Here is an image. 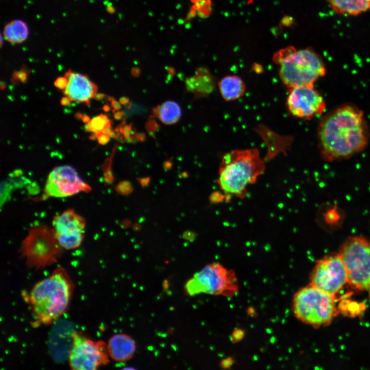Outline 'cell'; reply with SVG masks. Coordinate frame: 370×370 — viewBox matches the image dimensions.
I'll list each match as a JSON object with an SVG mask.
<instances>
[{"mask_svg":"<svg viewBox=\"0 0 370 370\" xmlns=\"http://www.w3.org/2000/svg\"><path fill=\"white\" fill-rule=\"evenodd\" d=\"M369 137L363 112L352 104L341 105L326 113L317 129L321 156L328 161L348 158L363 151Z\"/></svg>","mask_w":370,"mask_h":370,"instance_id":"cell-1","label":"cell"},{"mask_svg":"<svg viewBox=\"0 0 370 370\" xmlns=\"http://www.w3.org/2000/svg\"><path fill=\"white\" fill-rule=\"evenodd\" d=\"M74 289V283L62 267L35 284L24 295L34 320L33 326L49 325L57 321L68 309Z\"/></svg>","mask_w":370,"mask_h":370,"instance_id":"cell-2","label":"cell"},{"mask_svg":"<svg viewBox=\"0 0 370 370\" xmlns=\"http://www.w3.org/2000/svg\"><path fill=\"white\" fill-rule=\"evenodd\" d=\"M265 169L258 149L233 150L224 155L217 182L229 200L232 196L243 199L248 187L255 183Z\"/></svg>","mask_w":370,"mask_h":370,"instance_id":"cell-3","label":"cell"},{"mask_svg":"<svg viewBox=\"0 0 370 370\" xmlns=\"http://www.w3.org/2000/svg\"><path fill=\"white\" fill-rule=\"evenodd\" d=\"M273 61L279 65L280 79L288 90L314 86L326 73L322 58L309 47L297 50L289 46L281 49L274 54Z\"/></svg>","mask_w":370,"mask_h":370,"instance_id":"cell-4","label":"cell"},{"mask_svg":"<svg viewBox=\"0 0 370 370\" xmlns=\"http://www.w3.org/2000/svg\"><path fill=\"white\" fill-rule=\"evenodd\" d=\"M292 309L297 319L314 327L329 324L337 312L335 297L310 284L294 293Z\"/></svg>","mask_w":370,"mask_h":370,"instance_id":"cell-5","label":"cell"},{"mask_svg":"<svg viewBox=\"0 0 370 370\" xmlns=\"http://www.w3.org/2000/svg\"><path fill=\"white\" fill-rule=\"evenodd\" d=\"M184 288L189 296L205 293L231 297L238 292L239 284L234 270L214 262L195 273L186 282Z\"/></svg>","mask_w":370,"mask_h":370,"instance_id":"cell-6","label":"cell"},{"mask_svg":"<svg viewBox=\"0 0 370 370\" xmlns=\"http://www.w3.org/2000/svg\"><path fill=\"white\" fill-rule=\"evenodd\" d=\"M63 249L52 229L42 225L29 230L21 243L20 252L29 268L39 270L56 263Z\"/></svg>","mask_w":370,"mask_h":370,"instance_id":"cell-7","label":"cell"},{"mask_svg":"<svg viewBox=\"0 0 370 370\" xmlns=\"http://www.w3.org/2000/svg\"><path fill=\"white\" fill-rule=\"evenodd\" d=\"M338 253L346 268L347 283L359 290H370V241L360 235L349 236Z\"/></svg>","mask_w":370,"mask_h":370,"instance_id":"cell-8","label":"cell"},{"mask_svg":"<svg viewBox=\"0 0 370 370\" xmlns=\"http://www.w3.org/2000/svg\"><path fill=\"white\" fill-rule=\"evenodd\" d=\"M72 344L68 361L75 370H95L109 362L107 345L102 340L95 341L80 331L71 335Z\"/></svg>","mask_w":370,"mask_h":370,"instance_id":"cell-9","label":"cell"},{"mask_svg":"<svg viewBox=\"0 0 370 370\" xmlns=\"http://www.w3.org/2000/svg\"><path fill=\"white\" fill-rule=\"evenodd\" d=\"M310 280L311 285L335 297L347 283L346 268L338 252L326 255L318 260Z\"/></svg>","mask_w":370,"mask_h":370,"instance_id":"cell-10","label":"cell"},{"mask_svg":"<svg viewBox=\"0 0 370 370\" xmlns=\"http://www.w3.org/2000/svg\"><path fill=\"white\" fill-rule=\"evenodd\" d=\"M90 191V186L80 178L75 169L67 165L58 166L47 178L43 198L67 197Z\"/></svg>","mask_w":370,"mask_h":370,"instance_id":"cell-11","label":"cell"},{"mask_svg":"<svg viewBox=\"0 0 370 370\" xmlns=\"http://www.w3.org/2000/svg\"><path fill=\"white\" fill-rule=\"evenodd\" d=\"M288 90L286 106L288 114L294 118L310 120L322 114L326 108L324 98L314 86L297 87Z\"/></svg>","mask_w":370,"mask_h":370,"instance_id":"cell-12","label":"cell"},{"mask_svg":"<svg viewBox=\"0 0 370 370\" xmlns=\"http://www.w3.org/2000/svg\"><path fill=\"white\" fill-rule=\"evenodd\" d=\"M85 226V218L69 208L54 217L51 229L61 247L64 249L71 250L81 245Z\"/></svg>","mask_w":370,"mask_h":370,"instance_id":"cell-13","label":"cell"},{"mask_svg":"<svg viewBox=\"0 0 370 370\" xmlns=\"http://www.w3.org/2000/svg\"><path fill=\"white\" fill-rule=\"evenodd\" d=\"M68 79V84L63 93L72 101L88 104L94 98L98 88L86 75L75 73L69 70L65 75Z\"/></svg>","mask_w":370,"mask_h":370,"instance_id":"cell-14","label":"cell"},{"mask_svg":"<svg viewBox=\"0 0 370 370\" xmlns=\"http://www.w3.org/2000/svg\"><path fill=\"white\" fill-rule=\"evenodd\" d=\"M107 345L109 357L118 362L130 360L136 350L135 341L126 334H115L109 338Z\"/></svg>","mask_w":370,"mask_h":370,"instance_id":"cell-15","label":"cell"},{"mask_svg":"<svg viewBox=\"0 0 370 370\" xmlns=\"http://www.w3.org/2000/svg\"><path fill=\"white\" fill-rule=\"evenodd\" d=\"M216 80L206 68H201L197 73L186 81L187 87L200 97L211 94L215 88Z\"/></svg>","mask_w":370,"mask_h":370,"instance_id":"cell-16","label":"cell"},{"mask_svg":"<svg viewBox=\"0 0 370 370\" xmlns=\"http://www.w3.org/2000/svg\"><path fill=\"white\" fill-rule=\"evenodd\" d=\"M219 92L226 101L236 100L243 97L246 90L244 80L236 75H228L217 83Z\"/></svg>","mask_w":370,"mask_h":370,"instance_id":"cell-17","label":"cell"},{"mask_svg":"<svg viewBox=\"0 0 370 370\" xmlns=\"http://www.w3.org/2000/svg\"><path fill=\"white\" fill-rule=\"evenodd\" d=\"M337 14L357 16L370 11V0H325Z\"/></svg>","mask_w":370,"mask_h":370,"instance_id":"cell-18","label":"cell"},{"mask_svg":"<svg viewBox=\"0 0 370 370\" xmlns=\"http://www.w3.org/2000/svg\"><path fill=\"white\" fill-rule=\"evenodd\" d=\"M3 34L5 39L10 43L20 44L27 39L29 34L28 27L24 21L14 20L5 25Z\"/></svg>","mask_w":370,"mask_h":370,"instance_id":"cell-19","label":"cell"},{"mask_svg":"<svg viewBox=\"0 0 370 370\" xmlns=\"http://www.w3.org/2000/svg\"><path fill=\"white\" fill-rule=\"evenodd\" d=\"M158 115L161 121L165 124H173L180 119L181 110L179 104L173 101H167L159 107Z\"/></svg>","mask_w":370,"mask_h":370,"instance_id":"cell-20","label":"cell"},{"mask_svg":"<svg viewBox=\"0 0 370 370\" xmlns=\"http://www.w3.org/2000/svg\"><path fill=\"white\" fill-rule=\"evenodd\" d=\"M92 133L98 134L102 132L106 127L110 126V121L107 116L100 114L90 119L88 122Z\"/></svg>","mask_w":370,"mask_h":370,"instance_id":"cell-21","label":"cell"},{"mask_svg":"<svg viewBox=\"0 0 370 370\" xmlns=\"http://www.w3.org/2000/svg\"><path fill=\"white\" fill-rule=\"evenodd\" d=\"M28 70L25 67H23L18 71H15L12 75L13 79L20 81L22 83H25L27 78Z\"/></svg>","mask_w":370,"mask_h":370,"instance_id":"cell-22","label":"cell"},{"mask_svg":"<svg viewBox=\"0 0 370 370\" xmlns=\"http://www.w3.org/2000/svg\"><path fill=\"white\" fill-rule=\"evenodd\" d=\"M68 84V79L65 77H58L54 81V85L60 89H64Z\"/></svg>","mask_w":370,"mask_h":370,"instance_id":"cell-23","label":"cell"},{"mask_svg":"<svg viewBox=\"0 0 370 370\" xmlns=\"http://www.w3.org/2000/svg\"><path fill=\"white\" fill-rule=\"evenodd\" d=\"M225 199L228 201L227 197L225 194H223L220 192H215L212 194L210 197V201L213 203L218 202Z\"/></svg>","mask_w":370,"mask_h":370,"instance_id":"cell-24","label":"cell"},{"mask_svg":"<svg viewBox=\"0 0 370 370\" xmlns=\"http://www.w3.org/2000/svg\"><path fill=\"white\" fill-rule=\"evenodd\" d=\"M109 137L108 134L103 132H101L97 134V139L98 142L102 145L106 144L109 141Z\"/></svg>","mask_w":370,"mask_h":370,"instance_id":"cell-25","label":"cell"},{"mask_svg":"<svg viewBox=\"0 0 370 370\" xmlns=\"http://www.w3.org/2000/svg\"><path fill=\"white\" fill-rule=\"evenodd\" d=\"M243 334L244 333L242 330L237 329L234 330L232 336L233 340L234 341L240 340L242 339V337H243Z\"/></svg>","mask_w":370,"mask_h":370,"instance_id":"cell-26","label":"cell"},{"mask_svg":"<svg viewBox=\"0 0 370 370\" xmlns=\"http://www.w3.org/2000/svg\"><path fill=\"white\" fill-rule=\"evenodd\" d=\"M193 1L198 5L200 7L210 5V0H193Z\"/></svg>","mask_w":370,"mask_h":370,"instance_id":"cell-27","label":"cell"},{"mask_svg":"<svg viewBox=\"0 0 370 370\" xmlns=\"http://www.w3.org/2000/svg\"><path fill=\"white\" fill-rule=\"evenodd\" d=\"M233 363V361L231 358H227L224 359L221 362V365L223 367L227 368L231 366Z\"/></svg>","mask_w":370,"mask_h":370,"instance_id":"cell-28","label":"cell"},{"mask_svg":"<svg viewBox=\"0 0 370 370\" xmlns=\"http://www.w3.org/2000/svg\"><path fill=\"white\" fill-rule=\"evenodd\" d=\"M71 100L68 96H65L62 98L61 100V104L63 106H66L70 104Z\"/></svg>","mask_w":370,"mask_h":370,"instance_id":"cell-29","label":"cell"},{"mask_svg":"<svg viewBox=\"0 0 370 370\" xmlns=\"http://www.w3.org/2000/svg\"><path fill=\"white\" fill-rule=\"evenodd\" d=\"M111 103L112 107L115 110H118L121 108V105L120 103L118 102L115 101V100L112 99Z\"/></svg>","mask_w":370,"mask_h":370,"instance_id":"cell-30","label":"cell"},{"mask_svg":"<svg viewBox=\"0 0 370 370\" xmlns=\"http://www.w3.org/2000/svg\"><path fill=\"white\" fill-rule=\"evenodd\" d=\"M105 97V95L103 94L99 93V94H96L94 97V98L97 100H101L103 99H104Z\"/></svg>","mask_w":370,"mask_h":370,"instance_id":"cell-31","label":"cell"},{"mask_svg":"<svg viewBox=\"0 0 370 370\" xmlns=\"http://www.w3.org/2000/svg\"><path fill=\"white\" fill-rule=\"evenodd\" d=\"M81 119L82 121L85 123L89 122L90 120V117L87 115L83 116Z\"/></svg>","mask_w":370,"mask_h":370,"instance_id":"cell-32","label":"cell"},{"mask_svg":"<svg viewBox=\"0 0 370 370\" xmlns=\"http://www.w3.org/2000/svg\"><path fill=\"white\" fill-rule=\"evenodd\" d=\"M84 129L85 132H91V127L89 124V123H86L84 126Z\"/></svg>","mask_w":370,"mask_h":370,"instance_id":"cell-33","label":"cell"},{"mask_svg":"<svg viewBox=\"0 0 370 370\" xmlns=\"http://www.w3.org/2000/svg\"><path fill=\"white\" fill-rule=\"evenodd\" d=\"M122 116V113L121 112H117L115 113L114 117L117 119H119Z\"/></svg>","mask_w":370,"mask_h":370,"instance_id":"cell-34","label":"cell"},{"mask_svg":"<svg viewBox=\"0 0 370 370\" xmlns=\"http://www.w3.org/2000/svg\"><path fill=\"white\" fill-rule=\"evenodd\" d=\"M83 116L82 115V114H81V113H80V112H77V113H76V114H75V117H76L77 119H82V118Z\"/></svg>","mask_w":370,"mask_h":370,"instance_id":"cell-35","label":"cell"},{"mask_svg":"<svg viewBox=\"0 0 370 370\" xmlns=\"http://www.w3.org/2000/svg\"><path fill=\"white\" fill-rule=\"evenodd\" d=\"M5 88V86L4 85H4L3 84V82H1V89L3 90V89H4Z\"/></svg>","mask_w":370,"mask_h":370,"instance_id":"cell-36","label":"cell"},{"mask_svg":"<svg viewBox=\"0 0 370 370\" xmlns=\"http://www.w3.org/2000/svg\"><path fill=\"white\" fill-rule=\"evenodd\" d=\"M103 109L105 111H108L109 110V107L108 106H104L103 107Z\"/></svg>","mask_w":370,"mask_h":370,"instance_id":"cell-37","label":"cell"}]
</instances>
